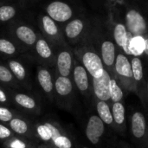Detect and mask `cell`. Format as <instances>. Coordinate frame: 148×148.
Wrapping results in <instances>:
<instances>
[{"instance_id": "cell-9", "label": "cell", "mask_w": 148, "mask_h": 148, "mask_svg": "<svg viewBox=\"0 0 148 148\" xmlns=\"http://www.w3.org/2000/svg\"><path fill=\"white\" fill-rule=\"evenodd\" d=\"M47 15L56 23H67L73 17L72 7L66 2L56 0L48 3L45 7Z\"/></svg>"}, {"instance_id": "cell-17", "label": "cell", "mask_w": 148, "mask_h": 148, "mask_svg": "<svg viewBox=\"0 0 148 148\" xmlns=\"http://www.w3.org/2000/svg\"><path fill=\"white\" fill-rule=\"evenodd\" d=\"M12 31L16 40L19 42L23 43L24 46H35L37 41L38 35L30 26L23 23H19L12 28Z\"/></svg>"}, {"instance_id": "cell-37", "label": "cell", "mask_w": 148, "mask_h": 148, "mask_svg": "<svg viewBox=\"0 0 148 148\" xmlns=\"http://www.w3.org/2000/svg\"><path fill=\"white\" fill-rule=\"evenodd\" d=\"M109 2L111 3H116V2H119V1H121V0H108Z\"/></svg>"}, {"instance_id": "cell-33", "label": "cell", "mask_w": 148, "mask_h": 148, "mask_svg": "<svg viewBox=\"0 0 148 148\" xmlns=\"http://www.w3.org/2000/svg\"><path fill=\"white\" fill-rule=\"evenodd\" d=\"M15 134L10 130L7 124L0 123V141L4 142L5 140L13 137Z\"/></svg>"}, {"instance_id": "cell-13", "label": "cell", "mask_w": 148, "mask_h": 148, "mask_svg": "<svg viewBox=\"0 0 148 148\" xmlns=\"http://www.w3.org/2000/svg\"><path fill=\"white\" fill-rule=\"evenodd\" d=\"M10 95L11 102H13L19 108L34 114H38L41 112L39 103L33 96L22 92H12Z\"/></svg>"}, {"instance_id": "cell-20", "label": "cell", "mask_w": 148, "mask_h": 148, "mask_svg": "<svg viewBox=\"0 0 148 148\" xmlns=\"http://www.w3.org/2000/svg\"><path fill=\"white\" fill-rule=\"evenodd\" d=\"M131 130L133 135L136 139H141L144 137L147 130V122L142 113L135 112L133 114L131 121Z\"/></svg>"}, {"instance_id": "cell-36", "label": "cell", "mask_w": 148, "mask_h": 148, "mask_svg": "<svg viewBox=\"0 0 148 148\" xmlns=\"http://www.w3.org/2000/svg\"><path fill=\"white\" fill-rule=\"evenodd\" d=\"M144 54H146V55L148 56V36H146V46H145Z\"/></svg>"}, {"instance_id": "cell-29", "label": "cell", "mask_w": 148, "mask_h": 148, "mask_svg": "<svg viewBox=\"0 0 148 148\" xmlns=\"http://www.w3.org/2000/svg\"><path fill=\"white\" fill-rule=\"evenodd\" d=\"M17 52V48L14 42L7 38H0V53L6 56H14Z\"/></svg>"}, {"instance_id": "cell-4", "label": "cell", "mask_w": 148, "mask_h": 148, "mask_svg": "<svg viewBox=\"0 0 148 148\" xmlns=\"http://www.w3.org/2000/svg\"><path fill=\"white\" fill-rule=\"evenodd\" d=\"M91 27L87 19L83 17H75L69 22L63 29V36L67 42L77 45L90 31Z\"/></svg>"}, {"instance_id": "cell-11", "label": "cell", "mask_w": 148, "mask_h": 148, "mask_svg": "<svg viewBox=\"0 0 148 148\" xmlns=\"http://www.w3.org/2000/svg\"><path fill=\"white\" fill-rule=\"evenodd\" d=\"M74 93V83L70 77L56 74L55 78V98L62 104H68Z\"/></svg>"}, {"instance_id": "cell-30", "label": "cell", "mask_w": 148, "mask_h": 148, "mask_svg": "<svg viewBox=\"0 0 148 148\" xmlns=\"http://www.w3.org/2000/svg\"><path fill=\"white\" fill-rule=\"evenodd\" d=\"M16 14V10L13 5L3 4L0 5V22H8L14 18Z\"/></svg>"}, {"instance_id": "cell-38", "label": "cell", "mask_w": 148, "mask_h": 148, "mask_svg": "<svg viewBox=\"0 0 148 148\" xmlns=\"http://www.w3.org/2000/svg\"><path fill=\"white\" fill-rule=\"evenodd\" d=\"M29 148H37V147H35V145H33L32 147H30Z\"/></svg>"}, {"instance_id": "cell-14", "label": "cell", "mask_w": 148, "mask_h": 148, "mask_svg": "<svg viewBox=\"0 0 148 148\" xmlns=\"http://www.w3.org/2000/svg\"><path fill=\"white\" fill-rule=\"evenodd\" d=\"M37 82L45 95L53 101L55 100V79L50 70L44 66L37 67Z\"/></svg>"}, {"instance_id": "cell-3", "label": "cell", "mask_w": 148, "mask_h": 148, "mask_svg": "<svg viewBox=\"0 0 148 148\" xmlns=\"http://www.w3.org/2000/svg\"><path fill=\"white\" fill-rule=\"evenodd\" d=\"M120 87L126 91L136 92V82H134L131 62L127 55L122 51L117 52V56L114 67V75Z\"/></svg>"}, {"instance_id": "cell-27", "label": "cell", "mask_w": 148, "mask_h": 148, "mask_svg": "<svg viewBox=\"0 0 148 148\" xmlns=\"http://www.w3.org/2000/svg\"><path fill=\"white\" fill-rule=\"evenodd\" d=\"M0 83L11 87H17L18 85V82L13 75L10 69L2 64H0Z\"/></svg>"}, {"instance_id": "cell-5", "label": "cell", "mask_w": 148, "mask_h": 148, "mask_svg": "<svg viewBox=\"0 0 148 148\" xmlns=\"http://www.w3.org/2000/svg\"><path fill=\"white\" fill-rule=\"evenodd\" d=\"M39 25L42 29V36L47 39V41H49L51 46L59 47L60 49L69 45L57 23L50 18L47 14L40 16Z\"/></svg>"}, {"instance_id": "cell-10", "label": "cell", "mask_w": 148, "mask_h": 148, "mask_svg": "<svg viewBox=\"0 0 148 148\" xmlns=\"http://www.w3.org/2000/svg\"><path fill=\"white\" fill-rule=\"evenodd\" d=\"M74 60L75 56L73 49H71L69 45L60 48L56 56V74L62 76L71 78Z\"/></svg>"}, {"instance_id": "cell-35", "label": "cell", "mask_w": 148, "mask_h": 148, "mask_svg": "<svg viewBox=\"0 0 148 148\" xmlns=\"http://www.w3.org/2000/svg\"><path fill=\"white\" fill-rule=\"evenodd\" d=\"M37 148H55L53 146H51V145H49V144H41V145H39Z\"/></svg>"}, {"instance_id": "cell-22", "label": "cell", "mask_w": 148, "mask_h": 148, "mask_svg": "<svg viewBox=\"0 0 148 148\" xmlns=\"http://www.w3.org/2000/svg\"><path fill=\"white\" fill-rule=\"evenodd\" d=\"M96 111L97 115L100 117V119L103 121L104 124L112 126L114 124V119L112 114V110L106 101H98L96 103Z\"/></svg>"}, {"instance_id": "cell-39", "label": "cell", "mask_w": 148, "mask_h": 148, "mask_svg": "<svg viewBox=\"0 0 148 148\" xmlns=\"http://www.w3.org/2000/svg\"><path fill=\"white\" fill-rule=\"evenodd\" d=\"M147 95H148V82H147Z\"/></svg>"}, {"instance_id": "cell-16", "label": "cell", "mask_w": 148, "mask_h": 148, "mask_svg": "<svg viewBox=\"0 0 148 148\" xmlns=\"http://www.w3.org/2000/svg\"><path fill=\"white\" fill-rule=\"evenodd\" d=\"M110 74L105 69L103 75L101 78H92V88L95 96L98 101L108 102L110 101L109 95V83L111 80Z\"/></svg>"}, {"instance_id": "cell-2", "label": "cell", "mask_w": 148, "mask_h": 148, "mask_svg": "<svg viewBox=\"0 0 148 148\" xmlns=\"http://www.w3.org/2000/svg\"><path fill=\"white\" fill-rule=\"evenodd\" d=\"M91 38L93 43H96L99 47L96 50L102 60L105 69L113 77L114 62L117 56V46L112 36L109 34V31L104 33L98 28L91 29Z\"/></svg>"}, {"instance_id": "cell-28", "label": "cell", "mask_w": 148, "mask_h": 148, "mask_svg": "<svg viewBox=\"0 0 148 148\" xmlns=\"http://www.w3.org/2000/svg\"><path fill=\"white\" fill-rule=\"evenodd\" d=\"M109 95H110V101H112L113 102H119L121 101L123 99L122 88L120 87L119 83L114 78H111L110 80Z\"/></svg>"}, {"instance_id": "cell-19", "label": "cell", "mask_w": 148, "mask_h": 148, "mask_svg": "<svg viewBox=\"0 0 148 148\" xmlns=\"http://www.w3.org/2000/svg\"><path fill=\"white\" fill-rule=\"evenodd\" d=\"M8 127L15 134V135L21 136L26 139L33 138V125L24 117L18 114L14 117L9 123Z\"/></svg>"}, {"instance_id": "cell-15", "label": "cell", "mask_w": 148, "mask_h": 148, "mask_svg": "<svg viewBox=\"0 0 148 148\" xmlns=\"http://www.w3.org/2000/svg\"><path fill=\"white\" fill-rule=\"evenodd\" d=\"M105 132V124L96 114H93L89 117L86 129L85 134L89 142L93 145H96L100 142V140L103 136Z\"/></svg>"}, {"instance_id": "cell-8", "label": "cell", "mask_w": 148, "mask_h": 148, "mask_svg": "<svg viewBox=\"0 0 148 148\" xmlns=\"http://www.w3.org/2000/svg\"><path fill=\"white\" fill-rule=\"evenodd\" d=\"M63 133L64 129L56 121H48L33 125V135L42 144L51 145L53 140Z\"/></svg>"}, {"instance_id": "cell-40", "label": "cell", "mask_w": 148, "mask_h": 148, "mask_svg": "<svg viewBox=\"0 0 148 148\" xmlns=\"http://www.w3.org/2000/svg\"><path fill=\"white\" fill-rule=\"evenodd\" d=\"M82 148H88V147H82Z\"/></svg>"}, {"instance_id": "cell-25", "label": "cell", "mask_w": 148, "mask_h": 148, "mask_svg": "<svg viewBox=\"0 0 148 148\" xmlns=\"http://www.w3.org/2000/svg\"><path fill=\"white\" fill-rule=\"evenodd\" d=\"M33 145L34 144L28 139L17 135H14L10 139L3 142L4 148H29Z\"/></svg>"}, {"instance_id": "cell-31", "label": "cell", "mask_w": 148, "mask_h": 148, "mask_svg": "<svg viewBox=\"0 0 148 148\" xmlns=\"http://www.w3.org/2000/svg\"><path fill=\"white\" fill-rule=\"evenodd\" d=\"M51 146L55 148H72L73 143L69 136L67 134V133H63L61 135L57 136L52 142Z\"/></svg>"}, {"instance_id": "cell-6", "label": "cell", "mask_w": 148, "mask_h": 148, "mask_svg": "<svg viewBox=\"0 0 148 148\" xmlns=\"http://www.w3.org/2000/svg\"><path fill=\"white\" fill-rule=\"evenodd\" d=\"M125 25L132 36H148V23L143 14L135 8H127L125 13Z\"/></svg>"}, {"instance_id": "cell-7", "label": "cell", "mask_w": 148, "mask_h": 148, "mask_svg": "<svg viewBox=\"0 0 148 148\" xmlns=\"http://www.w3.org/2000/svg\"><path fill=\"white\" fill-rule=\"evenodd\" d=\"M109 28L111 31V36L117 46L119 50L122 51L125 55L129 56L128 51V42L131 34L127 29V27L124 23L115 19L114 13L109 12Z\"/></svg>"}, {"instance_id": "cell-23", "label": "cell", "mask_w": 148, "mask_h": 148, "mask_svg": "<svg viewBox=\"0 0 148 148\" xmlns=\"http://www.w3.org/2000/svg\"><path fill=\"white\" fill-rule=\"evenodd\" d=\"M18 82H24L27 80V71L23 64L16 60L8 61L7 66Z\"/></svg>"}, {"instance_id": "cell-32", "label": "cell", "mask_w": 148, "mask_h": 148, "mask_svg": "<svg viewBox=\"0 0 148 148\" xmlns=\"http://www.w3.org/2000/svg\"><path fill=\"white\" fill-rule=\"evenodd\" d=\"M19 114L13 111L12 109L9 108L7 106L0 105V123L7 124Z\"/></svg>"}, {"instance_id": "cell-34", "label": "cell", "mask_w": 148, "mask_h": 148, "mask_svg": "<svg viewBox=\"0 0 148 148\" xmlns=\"http://www.w3.org/2000/svg\"><path fill=\"white\" fill-rule=\"evenodd\" d=\"M11 103L10 95L0 86V105H9Z\"/></svg>"}, {"instance_id": "cell-24", "label": "cell", "mask_w": 148, "mask_h": 148, "mask_svg": "<svg viewBox=\"0 0 148 148\" xmlns=\"http://www.w3.org/2000/svg\"><path fill=\"white\" fill-rule=\"evenodd\" d=\"M112 114L114 122L115 125L119 127L124 128L125 127V121H126V112H125V107L121 101L119 102H114L112 106Z\"/></svg>"}, {"instance_id": "cell-26", "label": "cell", "mask_w": 148, "mask_h": 148, "mask_svg": "<svg viewBox=\"0 0 148 148\" xmlns=\"http://www.w3.org/2000/svg\"><path fill=\"white\" fill-rule=\"evenodd\" d=\"M131 66H132V71L134 82L136 84L140 82H141L144 78V69H143V63L140 57L138 56H132V59L130 60Z\"/></svg>"}, {"instance_id": "cell-21", "label": "cell", "mask_w": 148, "mask_h": 148, "mask_svg": "<svg viewBox=\"0 0 148 148\" xmlns=\"http://www.w3.org/2000/svg\"><path fill=\"white\" fill-rule=\"evenodd\" d=\"M145 46H146V36L131 35L128 42L129 56L140 57L144 54Z\"/></svg>"}, {"instance_id": "cell-12", "label": "cell", "mask_w": 148, "mask_h": 148, "mask_svg": "<svg viewBox=\"0 0 148 148\" xmlns=\"http://www.w3.org/2000/svg\"><path fill=\"white\" fill-rule=\"evenodd\" d=\"M71 76L73 83L76 87L78 91L84 95H88L90 90V75L86 69L76 58H75L74 60V66Z\"/></svg>"}, {"instance_id": "cell-1", "label": "cell", "mask_w": 148, "mask_h": 148, "mask_svg": "<svg viewBox=\"0 0 148 148\" xmlns=\"http://www.w3.org/2000/svg\"><path fill=\"white\" fill-rule=\"evenodd\" d=\"M74 56L86 69L91 78L98 79L103 75L105 68L102 60L93 44L91 29L85 38L73 49Z\"/></svg>"}, {"instance_id": "cell-18", "label": "cell", "mask_w": 148, "mask_h": 148, "mask_svg": "<svg viewBox=\"0 0 148 148\" xmlns=\"http://www.w3.org/2000/svg\"><path fill=\"white\" fill-rule=\"evenodd\" d=\"M35 50L40 60L50 66L56 64V56L52 46L43 36L38 35L37 41L35 44Z\"/></svg>"}]
</instances>
